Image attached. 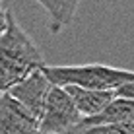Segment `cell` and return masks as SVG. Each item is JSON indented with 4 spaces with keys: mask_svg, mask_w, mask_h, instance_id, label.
Returning a JSON list of instances; mask_svg holds the SVG:
<instances>
[{
    "mask_svg": "<svg viewBox=\"0 0 134 134\" xmlns=\"http://www.w3.org/2000/svg\"><path fill=\"white\" fill-rule=\"evenodd\" d=\"M43 66L45 58L39 47L10 10V25L0 39V95L10 93L12 87Z\"/></svg>",
    "mask_w": 134,
    "mask_h": 134,
    "instance_id": "cell-1",
    "label": "cell"
},
{
    "mask_svg": "<svg viewBox=\"0 0 134 134\" xmlns=\"http://www.w3.org/2000/svg\"><path fill=\"white\" fill-rule=\"evenodd\" d=\"M43 72L47 74L53 86H76L86 90H99V91H117L124 84L134 82L132 70L107 66V64H70V66H49L45 64Z\"/></svg>",
    "mask_w": 134,
    "mask_h": 134,
    "instance_id": "cell-2",
    "label": "cell"
},
{
    "mask_svg": "<svg viewBox=\"0 0 134 134\" xmlns=\"http://www.w3.org/2000/svg\"><path fill=\"white\" fill-rule=\"evenodd\" d=\"M82 119L84 117L68 91L60 86H53L45 103L39 130L41 134H68L82 122Z\"/></svg>",
    "mask_w": 134,
    "mask_h": 134,
    "instance_id": "cell-3",
    "label": "cell"
},
{
    "mask_svg": "<svg viewBox=\"0 0 134 134\" xmlns=\"http://www.w3.org/2000/svg\"><path fill=\"white\" fill-rule=\"evenodd\" d=\"M51 87H53V84H51L47 74H45L43 68H41V70L29 74V76H27L24 82H20L16 87H12L10 95L31 115V117H35L37 121L41 122V117H43L45 103H47Z\"/></svg>",
    "mask_w": 134,
    "mask_h": 134,
    "instance_id": "cell-4",
    "label": "cell"
},
{
    "mask_svg": "<svg viewBox=\"0 0 134 134\" xmlns=\"http://www.w3.org/2000/svg\"><path fill=\"white\" fill-rule=\"evenodd\" d=\"M0 134H41L39 121L10 93L0 95Z\"/></svg>",
    "mask_w": 134,
    "mask_h": 134,
    "instance_id": "cell-5",
    "label": "cell"
},
{
    "mask_svg": "<svg viewBox=\"0 0 134 134\" xmlns=\"http://www.w3.org/2000/svg\"><path fill=\"white\" fill-rule=\"evenodd\" d=\"M64 90L68 95L74 99L78 111L82 113L84 119L95 117L101 111H105L117 99V91H99V90H86V87H76V86H66Z\"/></svg>",
    "mask_w": 134,
    "mask_h": 134,
    "instance_id": "cell-6",
    "label": "cell"
},
{
    "mask_svg": "<svg viewBox=\"0 0 134 134\" xmlns=\"http://www.w3.org/2000/svg\"><path fill=\"white\" fill-rule=\"evenodd\" d=\"M82 0H39L47 12V27L51 33H60L74 21Z\"/></svg>",
    "mask_w": 134,
    "mask_h": 134,
    "instance_id": "cell-7",
    "label": "cell"
},
{
    "mask_svg": "<svg viewBox=\"0 0 134 134\" xmlns=\"http://www.w3.org/2000/svg\"><path fill=\"white\" fill-rule=\"evenodd\" d=\"M117 97L132 99L134 101V82H128V84H124L121 90H117Z\"/></svg>",
    "mask_w": 134,
    "mask_h": 134,
    "instance_id": "cell-8",
    "label": "cell"
},
{
    "mask_svg": "<svg viewBox=\"0 0 134 134\" xmlns=\"http://www.w3.org/2000/svg\"><path fill=\"white\" fill-rule=\"evenodd\" d=\"M8 25H10V10L0 8V39H2L4 33L8 31Z\"/></svg>",
    "mask_w": 134,
    "mask_h": 134,
    "instance_id": "cell-9",
    "label": "cell"
},
{
    "mask_svg": "<svg viewBox=\"0 0 134 134\" xmlns=\"http://www.w3.org/2000/svg\"><path fill=\"white\" fill-rule=\"evenodd\" d=\"M35 2H39V0H35Z\"/></svg>",
    "mask_w": 134,
    "mask_h": 134,
    "instance_id": "cell-10",
    "label": "cell"
}]
</instances>
